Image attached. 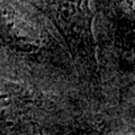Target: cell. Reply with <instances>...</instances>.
Listing matches in <instances>:
<instances>
[{
    "instance_id": "1",
    "label": "cell",
    "mask_w": 135,
    "mask_h": 135,
    "mask_svg": "<svg viewBox=\"0 0 135 135\" xmlns=\"http://www.w3.org/2000/svg\"><path fill=\"white\" fill-rule=\"evenodd\" d=\"M55 25L78 66L90 83L99 81V64L94 37L90 0H40Z\"/></svg>"
},
{
    "instance_id": "4",
    "label": "cell",
    "mask_w": 135,
    "mask_h": 135,
    "mask_svg": "<svg viewBox=\"0 0 135 135\" xmlns=\"http://www.w3.org/2000/svg\"><path fill=\"white\" fill-rule=\"evenodd\" d=\"M108 18L123 35L135 33V0H104Z\"/></svg>"
},
{
    "instance_id": "3",
    "label": "cell",
    "mask_w": 135,
    "mask_h": 135,
    "mask_svg": "<svg viewBox=\"0 0 135 135\" xmlns=\"http://www.w3.org/2000/svg\"><path fill=\"white\" fill-rule=\"evenodd\" d=\"M32 95L25 87L0 80V123L11 124L20 120L33 107Z\"/></svg>"
},
{
    "instance_id": "2",
    "label": "cell",
    "mask_w": 135,
    "mask_h": 135,
    "mask_svg": "<svg viewBox=\"0 0 135 135\" xmlns=\"http://www.w3.org/2000/svg\"><path fill=\"white\" fill-rule=\"evenodd\" d=\"M0 45L28 56L41 55L54 47L52 36L38 16L1 0Z\"/></svg>"
}]
</instances>
